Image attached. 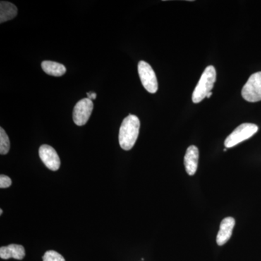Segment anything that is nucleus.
<instances>
[{"instance_id":"nucleus-17","label":"nucleus","mask_w":261,"mask_h":261,"mask_svg":"<svg viewBox=\"0 0 261 261\" xmlns=\"http://www.w3.org/2000/svg\"><path fill=\"white\" fill-rule=\"evenodd\" d=\"M212 92H210V93H209L208 94H207V98H210L211 97V96L212 95Z\"/></svg>"},{"instance_id":"nucleus-2","label":"nucleus","mask_w":261,"mask_h":261,"mask_svg":"<svg viewBox=\"0 0 261 261\" xmlns=\"http://www.w3.org/2000/svg\"><path fill=\"white\" fill-rule=\"evenodd\" d=\"M216 80V69L213 65H209L201 75L200 80L192 94V101L194 103L200 102L207 97V94L210 93L214 88Z\"/></svg>"},{"instance_id":"nucleus-10","label":"nucleus","mask_w":261,"mask_h":261,"mask_svg":"<svg viewBox=\"0 0 261 261\" xmlns=\"http://www.w3.org/2000/svg\"><path fill=\"white\" fill-rule=\"evenodd\" d=\"M25 255V249L20 245L11 244L8 246L1 247L0 248V257L4 260H8L10 258L22 260Z\"/></svg>"},{"instance_id":"nucleus-14","label":"nucleus","mask_w":261,"mask_h":261,"mask_svg":"<svg viewBox=\"0 0 261 261\" xmlns=\"http://www.w3.org/2000/svg\"><path fill=\"white\" fill-rule=\"evenodd\" d=\"M43 261H65L64 257L61 254L54 250H49L44 253Z\"/></svg>"},{"instance_id":"nucleus-15","label":"nucleus","mask_w":261,"mask_h":261,"mask_svg":"<svg viewBox=\"0 0 261 261\" xmlns=\"http://www.w3.org/2000/svg\"><path fill=\"white\" fill-rule=\"evenodd\" d=\"M11 185L12 180L9 176L3 174H2L1 176H0V188H8V187L11 186Z\"/></svg>"},{"instance_id":"nucleus-12","label":"nucleus","mask_w":261,"mask_h":261,"mask_svg":"<svg viewBox=\"0 0 261 261\" xmlns=\"http://www.w3.org/2000/svg\"><path fill=\"white\" fill-rule=\"evenodd\" d=\"M42 70L47 74L53 76H61L66 72L65 65L57 62L45 61L42 63Z\"/></svg>"},{"instance_id":"nucleus-13","label":"nucleus","mask_w":261,"mask_h":261,"mask_svg":"<svg viewBox=\"0 0 261 261\" xmlns=\"http://www.w3.org/2000/svg\"><path fill=\"white\" fill-rule=\"evenodd\" d=\"M9 137L3 128H0V154H6L10 150Z\"/></svg>"},{"instance_id":"nucleus-1","label":"nucleus","mask_w":261,"mask_h":261,"mask_svg":"<svg viewBox=\"0 0 261 261\" xmlns=\"http://www.w3.org/2000/svg\"><path fill=\"white\" fill-rule=\"evenodd\" d=\"M140 121L138 117L130 114L122 122L119 130L120 146L124 150H130L133 148L140 132Z\"/></svg>"},{"instance_id":"nucleus-9","label":"nucleus","mask_w":261,"mask_h":261,"mask_svg":"<svg viewBox=\"0 0 261 261\" xmlns=\"http://www.w3.org/2000/svg\"><path fill=\"white\" fill-rule=\"evenodd\" d=\"M199 150L195 145L190 146L187 149L185 156V166L187 173L190 176H193L198 166Z\"/></svg>"},{"instance_id":"nucleus-4","label":"nucleus","mask_w":261,"mask_h":261,"mask_svg":"<svg viewBox=\"0 0 261 261\" xmlns=\"http://www.w3.org/2000/svg\"><path fill=\"white\" fill-rule=\"evenodd\" d=\"M242 96L247 102L261 100V72H257L249 78L242 90Z\"/></svg>"},{"instance_id":"nucleus-6","label":"nucleus","mask_w":261,"mask_h":261,"mask_svg":"<svg viewBox=\"0 0 261 261\" xmlns=\"http://www.w3.org/2000/svg\"><path fill=\"white\" fill-rule=\"evenodd\" d=\"M92 100L88 98L81 99L75 105L73 112V121L77 126H84L89 121L93 110Z\"/></svg>"},{"instance_id":"nucleus-3","label":"nucleus","mask_w":261,"mask_h":261,"mask_svg":"<svg viewBox=\"0 0 261 261\" xmlns=\"http://www.w3.org/2000/svg\"><path fill=\"white\" fill-rule=\"evenodd\" d=\"M258 127L253 123H243L233 130L231 135H228L224 142L226 148H231L241 143L244 141L248 140L257 133Z\"/></svg>"},{"instance_id":"nucleus-18","label":"nucleus","mask_w":261,"mask_h":261,"mask_svg":"<svg viewBox=\"0 0 261 261\" xmlns=\"http://www.w3.org/2000/svg\"><path fill=\"white\" fill-rule=\"evenodd\" d=\"M3 210H2V209H1V210H0V215L3 214Z\"/></svg>"},{"instance_id":"nucleus-11","label":"nucleus","mask_w":261,"mask_h":261,"mask_svg":"<svg viewBox=\"0 0 261 261\" xmlns=\"http://www.w3.org/2000/svg\"><path fill=\"white\" fill-rule=\"evenodd\" d=\"M18 14V8L9 2L2 1L0 3V23H3L12 20Z\"/></svg>"},{"instance_id":"nucleus-5","label":"nucleus","mask_w":261,"mask_h":261,"mask_svg":"<svg viewBox=\"0 0 261 261\" xmlns=\"http://www.w3.org/2000/svg\"><path fill=\"white\" fill-rule=\"evenodd\" d=\"M138 72L142 85L149 93H155L159 89L157 77L152 67L142 61L138 64Z\"/></svg>"},{"instance_id":"nucleus-7","label":"nucleus","mask_w":261,"mask_h":261,"mask_svg":"<svg viewBox=\"0 0 261 261\" xmlns=\"http://www.w3.org/2000/svg\"><path fill=\"white\" fill-rule=\"evenodd\" d=\"M39 153L42 162L49 170L56 171L59 169L61 166V160L56 149L53 147L43 145L39 148Z\"/></svg>"},{"instance_id":"nucleus-8","label":"nucleus","mask_w":261,"mask_h":261,"mask_svg":"<svg viewBox=\"0 0 261 261\" xmlns=\"http://www.w3.org/2000/svg\"><path fill=\"white\" fill-rule=\"evenodd\" d=\"M235 226V220L232 217L225 218L221 221L220 229L216 238V243L219 246H222L227 243L232 234L233 228Z\"/></svg>"},{"instance_id":"nucleus-16","label":"nucleus","mask_w":261,"mask_h":261,"mask_svg":"<svg viewBox=\"0 0 261 261\" xmlns=\"http://www.w3.org/2000/svg\"><path fill=\"white\" fill-rule=\"evenodd\" d=\"M96 97H97V94L94 93V92H90L87 93V98H88L89 99H91V100L95 99Z\"/></svg>"}]
</instances>
